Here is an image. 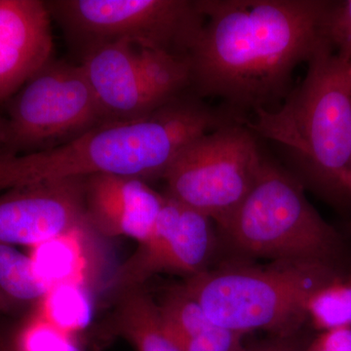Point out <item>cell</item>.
Wrapping results in <instances>:
<instances>
[{"instance_id": "6da1fadb", "label": "cell", "mask_w": 351, "mask_h": 351, "mask_svg": "<svg viewBox=\"0 0 351 351\" xmlns=\"http://www.w3.org/2000/svg\"><path fill=\"white\" fill-rule=\"evenodd\" d=\"M330 3L199 0L204 22L186 58L189 91L221 99L237 119L271 110L290 93L295 69L326 43Z\"/></svg>"}, {"instance_id": "7a4b0ae2", "label": "cell", "mask_w": 351, "mask_h": 351, "mask_svg": "<svg viewBox=\"0 0 351 351\" xmlns=\"http://www.w3.org/2000/svg\"><path fill=\"white\" fill-rule=\"evenodd\" d=\"M191 91L156 110L110 120L54 149L27 154L0 152V193L40 182L95 175L147 182L162 178L196 138L232 121Z\"/></svg>"}, {"instance_id": "3957f363", "label": "cell", "mask_w": 351, "mask_h": 351, "mask_svg": "<svg viewBox=\"0 0 351 351\" xmlns=\"http://www.w3.org/2000/svg\"><path fill=\"white\" fill-rule=\"evenodd\" d=\"M307 64L306 77L280 107L237 120L280 145L313 189L339 201L350 196L343 178L351 166L350 63L326 41Z\"/></svg>"}, {"instance_id": "277c9868", "label": "cell", "mask_w": 351, "mask_h": 351, "mask_svg": "<svg viewBox=\"0 0 351 351\" xmlns=\"http://www.w3.org/2000/svg\"><path fill=\"white\" fill-rule=\"evenodd\" d=\"M348 272L311 262L232 263L189 277L182 286L219 326L243 335L263 330L289 336L306 324L311 295Z\"/></svg>"}, {"instance_id": "5b68a950", "label": "cell", "mask_w": 351, "mask_h": 351, "mask_svg": "<svg viewBox=\"0 0 351 351\" xmlns=\"http://www.w3.org/2000/svg\"><path fill=\"white\" fill-rule=\"evenodd\" d=\"M219 232L242 258L324 263L351 271V250L304 195L302 184L263 158L253 188Z\"/></svg>"}, {"instance_id": "8992f818", "label": "cell", "mask_w": 351, "mask_h": 351, "mask_svg": "<svg viewBox=\"0 0 351 351\" xmlns=\"http://www.w3.org/2000/svg\"><path fill=\"white\" fill-rule=\"evenodd\" d=\"M52 19L82 56L129 41L186 60L204 14L199 0H52Z\"/></svg>"}, {"instance_id": "52a82bcc", "label": "cell", "mask_w": 351, "mask_h": 351, "mask_svg": "<svg viewBox=\"0 0 351 351\" xmlns=\"http://www.w3.org/2000/svg\"><path fill=\"white\" fill-rule=\"evenodd\" d=\"M0 152L54 149L107 121L82 66L52 61L0 108Z\"/></svg>"}, {"instance_id": "ba28073f", "label": "cell", "mask_w": 351, "mask_h": 351, "mask_svg": "<svg viewBox=\"0 0 351 351\" xmlns=\"http://www.w3.org/2000/svg\"><path fill=\"white\" fill-rule=\"evenodd\" d=\"M258 136L239 120L193 141L163 179L167 195L221 228L253 188L263 161Z\"/></svg>"}, {"instance_id": "9c48e42d", "label": "cell", "mask_w": 351, "mask_h": 351, "mask_svg": "<svg viewBox=\"0 0 351 351\" xmlns=\"http://www.w3.org/2000/svg\"><path fill=\"white\" fill-rule=\"evenodd\" d=\"M80 66L107 121L145 117L189 91L186 60L129 41L87 51Z\"/></svg>"}, {"instance_id": "30bf717a", "label": "cell", "mask_w": 351, "mask_h": 351, "mask_svg": "<svg viewBox=\"0 0 351 351\" xmlns=\"http://www.w3.org/2000/svg\"><path fill=\"white\" fill-rule=\"evenodd\" d=\"M211 219L165 195L156 226L137 250L120 265L108 287L123 293L143 288L152 276H195L208 269L215 249Z\"/></svg>"}, {"instance_id": "8fae6325", "label": "cell", "mask_w": 351, "mask_h": 351, "mask_svg": "<svg viewBox=\"0 0 351 351\" xmlns=\"http://www.w3.org/2000/svg\"><path fill=\"white\" fill-rule=\"evenodd\" d=\"M85 180L69 178L0 193V243L38 245L90 228Z\"/></svg>"}, {"instance_id": "7c38bea8", "label": "cell", "mask_w": 351, "mask_h": 351, "mask_svg": "<svg viewBox=\"0 0 351 351\" xmlns=\"http://www.w3.org/2000/svg\"><path fill=\"white\" fill-rule=\"evenodd\" d=\"M52 20L46 1L0 0V108L52 61Z\"/></svg>"}, {"instance_id": "4fadbf2b", "label": "cell", "mask_w": 351, "mask_h": 351, "mask_svg": "<svg viewBox=\"0 0 351 351\" xmlns=\"http://www.w3.org/2000/svg\"><path fill=\"white\" fill-rule=\"evenodd\" d=\"M165 195L147 182L115 175H95L85 180V210L91 230L106 237H126L145 241L156 226Z\"/></svg>"}, {"instance_id": "5bb4252c", "label": "cell", "mask_w": 351, "mask_h": 351, "mask_svg": "<svg viewBox=\"0 0 351 351\" xmlns=\"http://www.w3.org/2000/svg\"><path fill=\"white\" fill-rule=\"evenodd\" d=\"M161 320L181 351H243L245 335L215 324L182 285L157 302Z\"/></svg>"}, {"instance_id": "9a60e30c", "label": "cell", "mask_w": 351, "mask_h": 351, "mask_svg": "<svg viewBox=\"0 0 351 351\" xmlns=\"http://www.w3.org/2000/svg\"><path fill=\"white\" fill-rule=\"evenodd\" d=\"M112 328L137 351H181L164 328L157 302L144 287L120 293Z\"/></svg>"}, {"instance_id": "2e32d148", "label": "cell", "mask_w": 351, "mask_h": 351, "mask_svg": "<svg viewBox=\"0 0 351 351\" xmlns=\"http://www.w3.org/2000/svg\"><path fill=\"white\" fill-rule=\"evenodd\" d=\"M53 287L31 257L0 243V313L43 301Z\"/></svg>"}, {"instance_id": "e0dca14e", "label": "cell", "mask_w": 351, "mask_h": 351, "mask_svg": "<svg viewBox=\"0 0 351 351\" xmlns=\"http://www.w3.org/2000/svg\"><path fill=\"white\" fill-rule=\"evenodd\" d=\"M306 317L318 332L351 328V272L332 279L311 295Z\"/></svg>"}, {"instance_id": "ac0fdd59", "label": "cell", "mask_w": 351, "mask_h": 351, "mask_svg": "<svg viewBox=\"0 0 351 351\" xmlns=\"http://www.w3.org/2000/svg\"><path fill=\"white\" fill-rule=\"evenodd\" d=\"M5 339L8 351H83L75 335L48 319L32 321Z\"/></svg>"}, {"instance_id": "d6986e66", "label": "cell", "mask_w": 351, "mask_h": 351, "mask_svg": "<svg viewBox=\"0 0 351 351\" xmlns=\"http://www.w3.org/2000/svg\"><path fill=\"white\" fill-rule=\"evenodd\" d=\"M324 34L334 52L351 63V0L331 1L325 18Z\"/></svg>"}, {"instance_id": "ffe728a7", "label": "cell", "mask_w": 351, "mask_h": 351, "mask_svg": "<svg viewBox=\"0 0 351 351\" xmlns=\"http://www.w3.org/2000/svg\"><path fill=\"white\" fill-rule=\"evenodd\" d=\"M311 339L304 332L289 336H271L269 338L245 346L243 351H306Z\"/></svg>"}, {"instance_id": "44dd1931", "label": "cell", "mask_w": 351, "mask_h": 351, "mask_svg": "<svg viewBox=\"0 0 351 351\" xmlns=\"http://www.w3.org/2000/svg\"><path fill=\"white\" fill-rule=\"evenodd\" d=\"M306 351H351V328L318 332L309 341Z\"/></svg>"}, {"instance_id": "7402d4cb", "label": "cell", "mask_w": 351, "mask_h": 351, "mask_svg": "<svg viewBox=\"0 0 351 351\" xmlns=\"http://www.w3.org/2000/svg\"><path fill=\"white\" fill-rule=\"evenodd\" d=\"M343 184L348 195H350V197H351V175L348 173L343 178Z\"/></svg>"}, {"instance_id": "603a6c76", "label": "cell", "mask_w": 351, "mask_h": 351, "mask_svg": "<svg viewBox=\"0 0 351 351\" xmlns=\"http://www.w3.org/2000/svg\"><path fill=\"white\" fill-rule=\"evenodd\" d=\"M0 351H8L6 345L5 334L0 326Z\"/></svg>"}, {"instance_id": "cb8c5ba5", "label": "cell", "mask_w": 351, "mask_h": 351, "mask_svg": "<svg viewBox=\"0 0 351 351\" xmlns=\"http://www.w3.org/2000/svg\"><path fill=\"white\" fill-rule=\"evenodd\" d=\"M1 129H2V117H1V113H0V138H1Z\"/></svg>"}, {"instance_id": "d4e9b609", "label": "cell", "mask_w": 351, "mask_h": 351, "mask_svg": "<svg viewBox=\"0 0 351 351\" xmlns=\"http://www.w3.org/2000/svg\"><path fill=\"white\" fill-rule=\"evenodd\" d=\"M348 174L351 175V166H350V172H348Z\"/></svg>"}, {"instance_id": "484cf974", "label": "cell", "mask_w": 351, "mask_h": 351, "mask_svg": "<svg viewBox=\"0 0 351 351\" xmlns=\"http://www.w3.org/2000/svg\"><path fill=\"white\" fill-rule=\"evenodd\" d=\"M350 77H351V63H350Z\"/></svg>"}]
</instances>
